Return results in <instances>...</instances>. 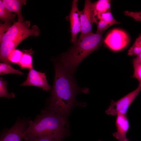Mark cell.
<instances>
[{"mask_svg": "<svg viewBox=\"0 0 141 141\" xmlns=\"http://www.w3.org/2000/svg\"><path fill=\"white\" fill-rule=\"evenodd\" d=\"M141 91V85L116 101L112 100L105 111L108 115L116 116L118 114L127 115L130 106Z\"/></svg>", "mask_w": 141, "mask_h": 141, "instance_id": "5b68a950", "label": "cell"}, {"mask_svg": "<svg viewBox=\"0 0 141 141\" xmlns=\"http://www.w3.org/2000/svg\"><path fill=\"white\" fill-rule=\"evenodd\" d=\"M134 71V78L138 81L139 84L141 85V63L133 64Z\"/></svg>", "mask_w": 141, "mask_h": 141, "instance_id": "7402d4cb", "label": "cell"}, {"mask_svg": "<svg viewBox=\"0 0 141 141\" xmlns=\"http://www.w3.org/2000/svg\"><path fill=\"white\" fill-rule=\"evenodd\" d=\"M23 134L26 141L35 137L49 136L62 140L68 133L67 118L48 109L42 111L33 121Z\"/></svg>", "mask_w": 141, "mask_h": 141, "instance_id": "7a4b0ae2", "label": "cell"}, {"mask_svg": "<svg viewBox=\"0 0 141 141\" xmlns=\"http://www.w3.org/2000/svg\"><path fill=\"white\" fill-rule=\"evenodd\" d=\"M111 1L99 0L93 3L95 15L97 17L102 14L111 11Z\"/></svg>", "mask_w": 141, "mask_h": 141, "instance_id": "5bb4252c", "label": "cell"}, {"mask_svg": "<svg viewBox=\"0 0 141 141\" xmlns=\"http://www.w3.org/2000/svg\"><path fill=\"white\" fill-rule=\"evenodd\" d=\"M21 86H34L49 91L51 86L48 84L45 73L36 70L34 68L29 70L26 80L21 84Z\"/></svg>", "mask_w": 141, "mask_h": 141, "instance_id": "9c48e42d", "label": "cell"}, {"mask_svg": "<svg viewBox=\"0 0 141 141\" xmlns=\"http://www.w3.org/2000/svg\"><path fill=\"white\" fill-rule=\"evenodd\" d=\"M29 21L15 22L5 33L0 43L3 41L13 40L21 38L25 39L30 36L37 37L39 35L40 30L36 25L31 29Z\"/></svg>", "mask_w": 141, "mask_h": 141, "instance_id": "277c9868", "label": "cell"}, {"mask_svg": "<svg viewBox=\"0 0 141 141\" xmlns=\"http://www.w3.org/2000/svg\"><path fill=\"white\" fill-rule=\"evenodd\" d=\"M81 34L79 38L92 33V26L93 23L97 22L93 7L90 0H86L84 8L80 11Z\"/></svg>", "mask_w": 141, "mask_h": 141, "instance_id": "8992f818", "label": "cell"}, {"mask_svg": "<svg viewBox=\"0 0 141 141\" xmlns=\"http://www.w3.org/2000/svg\"><path fill=\"white\" fill-rule=\"evenodd\" d=\"M115 124L116 131L113 133V136L118 141H129L126 136L130 128V123L127 115H117Z\"/></svg>", "mask_w": 141, "mask_h": 141, "instance_id": "8fae6325", "label": "cell"}, {"mask_svg": "<svg viewBox=\"0 0 141 141\" xmlns=\"http://www.w3.org/2000/svg\"><path fill=\"white\" fill-rule=\"evenodd\" d=\"M103 34L96 32L79 38L67 51L60 55L59 60L73 75L80 63L102 45Z\"/></svg>", "mask_w": 141, "mask_h": 141, "instance_id": "3957f363", "label": "cell"}, {"mask_svg": "<svg viewBox=\"0 0 141 141\" xmlns=\"http://www.w3.org/2000/svg\"><path fill=\"white\" fill-rule=\"evenodd\" d=\"M97 27L96 32L103 33L110 26L104 21L99 20L96 24Z\"/></svg>", "mask_w": 141, "mask_h": 141, "instance_id": "603a6c76", "label": "cell"}, {"mask_svg": "<svg viewBox=\"0 0 141 141\" xmlns=\"http://www.w3.org/2000/svg\"><path fill=\"white\" fill-rule=\"evenodd\" d=\"M130 41L127 34L124 31L116 28L111 31L103 40L105 45L114 51L120 50L126 46Z\"/></svg>", "mask_w": 141, "mask_h": 141, "instance_id": "52a82bcc", "label": "cell"}, {"mask_svg": "<svg viewBox=\"0 0 141 141\" xmlns=\"http://www.w3.org/2000/svg\"><path fill=\"white\" fill-rule=\"evenodd\" d=\"M26 141H62V140L52 137L44 136L33 137Z\"/></svg>", "mask_w": 141, "mask_h": 141, "instance_id": "cb8c5ba5", "label": "cell"}, {"mask_svg": "<svg viewBox=\"0 0 141 141\" xmlns=\"http://www.w3.org/2000/svg\"><path fill=\"white\" fill-rule=\"evenodd\" d=\"M97 20H102L110 26L116 24H119L120 23L117 21L113 17L111 11H108L102 14L97 17Z\"/></svg>", "mask_w": 141, "mask_h": 141, "instance_id": "d6986e66", "label": "cell"}, {"mask_svg": "<svg viewBox=\"0 0 141 141\" xmlns=\"http://www.w3.org/2000/svg\"><path fill=\"white\" fill-rule=\"evenodd\" d=\"M98 141H102L100 140H98Z\"/></svg>", "mask_w": 141, "mask_h": 141, "instance_id": "83f0119b", "label": "cell"}, {"mask_svg": "<svg viewBox=\"0 0 141 141\" xmlns=\"http://www.w3.org/2000/svg\"><path fill=\"white\" fill-rule=\"evenodd\" d=\"M124 14L130 16L137 21L141 22V11H132L126 10L124 12Z\"/></svg>", "mask_w": 141, "mask_h": 141, "instance_id": "d4e9b609", "label": "cell"}, {"mask_svg": "<svg viewBox=\"0 0 141 141\" xmlns=\"http://www.w3.org/2000/svg\"><path fill=\"white\" fill-rule=\"evenodd\" d=\"M21 58L18 64L21 69L30 70L33 68V58L32 56L33 51L31 49L23 52Z\"/></svg>", "mask_w": 141, "mask_h": 141, "instance_id": "9a60e30c", "label": "cell"}, {"mask_svg": "<svg viewBox=\"0 0 141 141\" xmlns=\"http://www.w3.org/2000/svg\"><path fill=\"white\" fill-rule=\"evenodd\" d=\"M133 64L141 63V52L133 59Z\"/></svg>", "mask_w": 141, "mask_h": 141, "instance_id": "4316f807", "label": "cell"}, {"mask_svg": "<svg viewBox=\"0 0 141 141\" xmlns=\"http://www.w3.org/2000/svg\"><path fill=\"white\" fill-rule=\"evenodd\" d=\"M23 52L17 49H15L9 54L8 59L11 63L12 64H17L19 62Z\"/></svg>", "mask_w": 141, "mask_h": 141, "instance_id": "44dd1931", "label": "cell"}, {"mask_svg": "<svg viewBox=\"0 0 141 141\" xmlns=\"http://www.w3.org/2000/svg\"><path fill=\"white\" fill-rule=\"evenodd\" d=\"M14 74L23 75L24 73L18 70L13 68L11 65L1 62L0 63V75H4L9 74Z\"/></svg>", "mask_w": 141, "mask_h": 141, "instance_id": "e0dca14e", "label": "cell"}, {"mask_svg": "<svg viewBox=\"0 0 141 141\" xmlns=\"http://www.w3.org/2000/svg\"><path fill=\"white\" fill-rule=\"evenodd\" d=\"M29 121L19 119L10 128L4 132L0 138V141H22L23 134Z\"/></svg>", "mask_w": 141, "mask_h": 141, "instance_id": "ba28073f", "label": "cell"}, {"mask_svg": "<svg viewBox=\"0 0 141 141\" xmlns=\"http://www.w3.org/2000/svg\"><path fill=\"white\" fill-rule=\"evenodd\" d=\"M24 39V38H21L12 41H3L0 43V61L11 65V63L8 59L9 54Z\"/></svg>", "mask_w": 141, "mask_h": 141, "instance_id": "7c38bea8", "label": "cell"}, {"mask_svg": "<svg viewBox=\"0 0 141 141\" xmlns=\"http://www.w3.org/2000/svg\"><path fill=\"white\" fill-rule=\"evenodd\" d=\"M4 6L11 12L16 14L18 18V21L24 22V17L21 13L22 6L26 4L25 0H3L2 1Z\"/></svg>", "mask_w": 141, "mask_h": 141, "instance_id": "4fadbf2b", "label": "cell"}, {"mask_svg": "<svg viewBox=\"0 0 141 141\" xmlns=\"http://www.w3.org/2000/svg\"><path fill=\"white\" fill-rule=\"evenodd\" d=\"M141 52V34L136 39L132 45L129 49L128 54L129 56H137Z\"/></svg>", "mask_w": 141, "mask_h": 141, "instance_id": "ac0fdd59", "label": "cell"}, {"mask_svg": "<svg viewBox=\"0 0 141 141\" xmlns=\"http://www.w3.org/2000/svg\"><path fill=\"white\" fill-rule=\"evenodd\" d=\"M11 22H5L4 24H1L0 26V40L5 33V32L7 31L11 26Z\"/></svg>", "mask_w": 141, "mask_h": 141, "instance_id": "484cf974", "label": "cell"}, {"mask_svg": "<svg viewBox=\"0 0 141 141\" xmlns=\"http://www.w3.org/2000/svg\"><path fill=\"white\" fill-rule=\"evenodd\" d=\"M78 0H73L69 16L70 25L71 41L74 43L77 39V35L80 31V11L78 7Z\"/></svg>", "mask_w": 141, "mask_h": 141, "instance_id": "30bf717a", "label": "cell"}, {"mask_svg": "<svg viewBox=\"0 0 141 141\" xmlns=\"http://www.w3.org/2000/svg\"><path fill=\"white\" fill-rule=\"evenodd\" d=\"M7 81L4 80L3 79L0 78V97H5L10 99L14 98L15 96L14 93L8 92L7 87Z\"/></svg>", "mask_w": 141, "mask_h": 141, "instance_id": "ffe728a7", "label": "cell"}, {"mask_svg": "<svg viewBox=\"0 0 141 141\" xmlns=\"http://www.w3.org/2000/svg\"><path fill=\"white\" fill-rule=\"evenodd\" d=\"M15 14L13 13L3 5L2 0H0V18L5 22H14Z\"/></svg>", "mask_w": 141, "mask_h": 141, "instance_id": "2e32d148", "label": "cell"}, {"mask_svg": "<svg viewBox=\"0 0 141 141\" xmlns=\"http://www.w3.org/2000/svg\"><path fill=\"white\" fill-rule=\"evenodd\" d=\"M54 64L55 77L48 109L67 118L74 106L77 95L80 92L87 93L89 90L78 86L73 75L59 60Z\"/></svg>", "mask_w": 141, "mask_h": 141, "instance_id": "6da1fadb", "label": "cell"}]
</instances>
